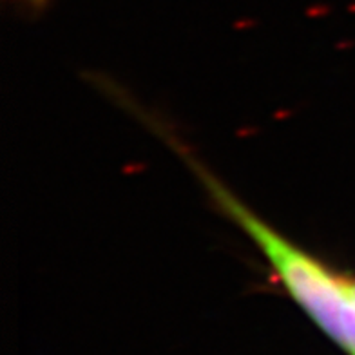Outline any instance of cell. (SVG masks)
I'll return each mask as SVG.
<instances>
[{
  "instance_id": "7a4b0ae2",
  "label": "cell",
  "mask_w": 355,
  "mask_h": 355,
  "mask_svg": "<svg viewBox=\"0 0 355 355\" xmlns=\"http://www.w3.org/2000/svg\"><path fill=\"white\" fill-rule=\"evenodd\" d=\"M31 2H33V4H44L46 0H31Z\"/></svg>"
},
{
  "instance_id": "6da1fadb",
  "label": "cell",
  "mask_w": 355,
  "mask_h": 355,
  "mask_svg": "<svg viewBox=\"0 0 355 355\" xmlns=\"http://www.w3.org/2000/svg\"><path fill=\"white\" fill-rule=\"evenodd\" d=\"M212 200L239 229L248 234L270 263L290 295L337 345L355 355V285L301 250L283 234L254 214L223 183L189 158Z\"/></svg>"
}]
</instances>
